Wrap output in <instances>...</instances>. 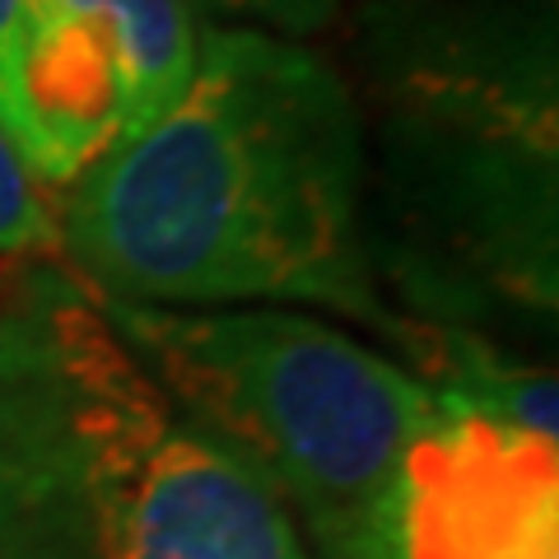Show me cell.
Masks as SVG:
<instances>
[{"mask_svg":"<svg viewBox=\"0 0 559 559\" xmlns=\"http://www.w3.org/2000/svg\"><path fill=\"white\" fill-rule=\"evenodd\" d=\"M364 127L318 51L201 33L187 90L84 173L61 248L117 304L299 299L388 322L359 248Z\"/></svg>","mask_w":559,"mask_h":559,"instance_id":"cell-1","label":"cell"},{"mask_svg":"<svg viewBox=\"0 0 559 559\" xmlns=\"http://www.w3.org/2000/svg\"><path fill=\"white\" fill-rule=\"evenodd\" d=\"M0 559H312L289 503L173 401L70 271L0 294Z\"/></svg>","mask_w":559,"mask_h":559,"instance_id":"cell-2","label":"cell"},{"mask_svg":"<svg viewBox=\"0 0 559 559\" xmlns=\"http://www.w3.org/2000/svg\"><path fill=\"white\" fill-rule=\"evenodd\" d=\"M159 388L252 462L331 559H392V503L439 392L304 312H168L94 294Z\"/></svg>","mask_w":559,"mask_h":559,"instance_id":"cell-3","label":"cell"},{"mask_svg":"<svg viewBox=\"0 0 559 559\" xmlns=\"http://www.w3.org/2000/svg\"><path fill=\"white\" fill-rule=\"evenodd\" d=\"M392 559H559V448L443 406L401 462Z\"/></svg>","mask_w":559,"mask_h":559,"instance_id":"cell-4","label":"cell"},{"mask_svg":"<svg viewBox=\"0 0 559 559\" xmlns=\"http://www.w3.org/2000/svg\"><path fill=\"white\" fill-rule=\"evenodd\" d=\"M0 131L47 187H75L127 140L112 33L61 0H24L0 61Z\"/></svg>","mask_w":559,"mask_h":559,"instance_id":"cell-5","label":"cell"},{"mask_svg":"<svg viewBox=\"0 0 559 559\" xmlns=\"http://www.w3.org/2000/svg\"><path fill=\"white\" fill-rule=\"evenodd\" d=\"M112 33L121 66V103H127V140L140 135L197 70L201 28L191 0H61Z\"/></svg>","mask_w":559,"mask_h":559,"instance_id":"cell-6","label":"cell"},{"mask_svg":"<svg viewBox=\"0 0 559 559\" xmlns=\"http://www.w3.org/2000/svg\"><path fill=\"white\" fill-rule=\"evenodd\" d=\"M61 248V224L47 201V182L28 168L14 140L0 131V257Z\"/></svg>","mask_w":559,"mask_h":559,"instance_id":"cell-7","label":"cell"},{"mask_svg":"<svg viewBox=\"0 0 559 559\" xmlns=\"http://www.w3.org/2000/svg\"><path fill=\"white\" fill-rule=\"evenodd\" d=\"M201 5L271 24L280 33H312V28H326L336 20L341 0H201Z\"/></svg>","mask_w":559,"mask_h":559,"instance_id":"cell-8","label":"cell"},{"mask_svg":"<svg viewBox=\"0 0 559 559\" xmlns=\"http://www.w3.org/2000/svg\"><path fill=\"white\" fill-rule=\"evenodd\" d=\"M20 10H24V0H0V61H5L14 28H20Z\"/></svg>","mask_w":559,"mask_h":559,"instance_id":"cell-9","label":"cell"}]
</instances>
